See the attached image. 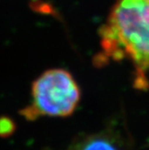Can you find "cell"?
Wrapping results in <instances>:
<instances>
[{"instance_id":"3","label":"cell","mask_w":149,"mask_h":150,"mask_svg":"<svg viewBox=\"0 0 149 150\" xmlns=\"http://www.w3.org/2000/svg\"><path fill=\"white\" fill-rule=\"evenodd\" d=\"M66 150H126L122 137L108 129L76 139Z\"/></svg>"},{"instance_id":"1","label":"cell","mask_w":149,"mask_h":150,"mask_svg":"<svg viewBox=\"0 0 149 150\" xmlns=\"http://www.w3.org/2000/svg\"><path fill=\"white\" fill-rule=\"evenodd\" d=\"M100 39L97 63L129 60L136 72L135 86L145 89L149 72L148 0H118L100 30Z\"/></svg>"},{"instance_id":"4","label":"cell","mask_w":149,"mask_h":150,"mask_svg":"<svg viewBox=\"0 0 149 150\" xmlns=\"http://www.w3.org/2000/svg\"><path fill=\"white\" fill-rule=\"evenodd\" d=\"M16 129V125L10 118L6 116L0 117V138L9 137Z\"/></svg>"},{"instance_id":"5","label":"cell","mask_w":149,"mask_h":150,"mask_svg":"<svg viewBox=\"0 0 149 150\" xmlns=\"http://www.w3.org/2000/svg\"><path fill=\"white\" fill-rule=\"evenodd\" d=\"M148 1H149V0H148Z\"/></svg>"},{"instance_id":"2","label":"cell","mask_w":149,"mask_h":150,"mask_svg":"<svg viewBox=\"0 0 149 150\" xmlns=\"http://www.w3.org/2000/svg\"><path fill=\"white\" fill-rule=\"evenodd\" d=\"M80 97V88L68 71L49 69L33 81L32 101L20 114L30 121L42 117H67L75 112Z\"/></svg>"}]
</instances>
